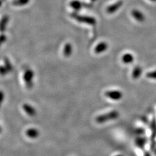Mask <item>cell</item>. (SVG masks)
<instances>
[{"label": "cell", "instance_id": "1", "mask_svg": "<svg viewBox=\"0 0 156 156\" xmlns=\"http://www.w3.org/2000/svg\"><path fill=\"white\" fill-rule=\"evenodd\" d=\"M71 17L80 23L86 24L91 26H94L97 24V20L95 18L91 16H83L77 13L74 12L71 14Z\"/></svg>", "mask_w": 156, "mask_h": 156}, {"label": "cell", "instance_id": "2", "mask_svg": "<svg viewBox=\"0 0 156 156\" xmlns=\"http://www.w3.org/2000/svg\"><path fill=\"white\" fill-rule=\"evenodd\" d=\"M119 116V112L116 110H114L108 113L98 116L95 118V121L98 124H103L111 120H115L118 118Z\"/></svg>", "mask_w": 156, "mask_h": 156}, {"label": "cell", "instance_id": "3", "mask_svg": "<svg viewBox=\"0 0 156 156\" xmlns=\"http://www.w3.org/2000/svg\"><path fill=\"white\" fill-rule=\"evenodd\" d=\"M105 95L111 100L117 101L122 99L123 93L120 90H108L105 93Z\"/></svg>", "mask_w": 156, "mask_h": 156}, {"label": "cell", "instance_id": "4", "mask_svg": "<svg viewBox=\"0 0 156 156\" xmlns=\"http://www.w3.org/2000/svg\"><path fill=\"white\" fill-rule=\"evenodd\" d=\"M123 5V1L120 0L115 2L114 4H112L107 8L106 11L108 14H113L116 12L117 10L122 6Z\"/></svg>", "mask_w": 156, "mask_h": 156}, {"label": "cell", "instance_id": "5", "mask_svg": "<svg viewBox=\"0 0 156 156\" xmlns=\"http://www.w3.org/2000/svg\"><path fill=\"white\" fill-rule=\"evenodd\" d=\"M108 44L106 42H101L98 43L94 48V53L95 54H102L106 52L108 49Z\"/></svg>", "mask_w": 156, "mask_h": 156}, {"label": "cell", "instance_id": "6", "mask_svg": "<svg viewBox=\"0 0 156 156\" xmlns=\"http://www.w3.org/2000/svg\"><path fill=\"white\" fill-rule=\"evenodd\" d=\"M132 17L138 22H143L145 20L144 15L139 10L134 9L131 12Z\"/></svg>", "mask_w": 156, "mask_h": 156}, {"label": "cell", "instance_id": "7", "mask_svg": "<svg viewBox=\"0 0 156 156\" xmlns=\"http://www.w3.org/2000/svg\"><path fill=\"white\" fill-rule=\"evenodd\" d=\"M73 53V46L71 43H67L63 49V54L65 57H70Z\"/></svg>", "mask_w": 156, "mask_h": 156}, {"label": "cell", "instance_id": "8", "mask_svg": "<svg viewBox=\"0 0 156 156\" xmlns=\"http://www.w3.org/2000/svg\"><path fill=\"white\" fill-rule=\"evenodd\" d=\"M121 61L125 64H131L134 61V56L132 54L130 53H125L121 57Z\"/></svg>", "mask_w": 156, "mask_h": 156}, {"label": "cell", "instance_id": "9", "mask_svg": "<svg viewBox=\"0 0 156 156\" xmlns=\"http://www.w3.org/2000/svg\"><path fill=\"white\" fill-rule=\"evenodd\" d=\"M70 6L75 10H79L82 8L83 4L79 0H73L70 3Z\"/></svg>", "mask_w": 156, "mask_h": 156}, {"label": "cell", "instance_id": "10", "mask_svg": "<svg viewBox=\"0 0 156 156\" xmlns=\"http://www.w3.org/2000/svg\"><path fill=\"white\" fill-rule=\"evenodd\" d=\"M142 73V70L140 67H136L133 70L132 73V77L134 79H137L139 78Z\"/></svg>", "mask_w": 156, "mask_h": 156}, {"label": "cell", "instance_id": "11", "mask_svg": "<svg viewBox=\"0 0 156 156\" xmlns=\"http://www.w3.org/2000/svg\"><path fill=\"white\" fill-rule=\"evenodd\" d=\"M38 134L39 132L36 129H30L27 132L28 136L31 138H36L38 136Z\"/></svg>", "mask_w": 156, "mask_h": 156}, {"label": "cell", "instance_id": "12", "mask_svg": "<svg viewBox=\"0 0 156 156\" xmlns=\"http://www.w3.org/2000/svg\"><path fill=\"white\" fill-rule=\"evenodd\" d=\"M146 77L150 79H156V71L148 73L146 75Z\"/></svg>", "mask_w": 156, "mask_h": 156}, {"label": "cell", "instance_id": "13", "mask_svg": "<svg viewBox=\"0 0 156 156\" xmlns=\"http://www.w3.org/2000/svg\"><path fill=\"white\" fill-rule=\"evenodd\" d=\"M117 156H120V155H117Z\"/></svg>", "mask_w": 156, "mask_h": 156}]
</instances>
